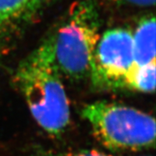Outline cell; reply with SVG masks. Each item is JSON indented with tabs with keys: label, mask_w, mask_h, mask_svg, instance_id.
I'll return each instance as SVG.
<instances>
[{
	"label": "cell",
	"mask_w": 156,
	"mask_h": 156,
	"mask_svg": "<svg viewBox=\"0 0 156 156\" xmlns=\"http://www.w3.org/2000/svg\"><path fill=\"white\" fill-rule=\"evenodd\" d=\"M48 0H0V31L31 15Z\"/></svg>",
	"instance_id": "8992f818"
},
{
	"label": "cell",
	"mask_w": 156,
	"mask_h": 156,
	"mask_svg": "<svg viewBox=\"0 0 156 156\" xmlns=\"http://www.w3.org/2000/svg\"><path fill=\"white\" fill-rule=\"evenodd\" d=\"M49 41L58 71L74 80L89 75L98 34L93 13L88 7L81 5L74 11Z\"/></svg>",
	"instance_id": "3957f363"
},
{
	"label": "cell",
	"mask_w": 156,
	"mask_h": 156,
	"mask_svg": "<svg viewBox=\"0 0 156 156\" xmlns=\"http://www.w3.org/2000/svg\"><path fill=\"white\" fill-rule=\"evenodd\" d=\"M82 115L96 139L115 151H138L154 147L155 121L145 112L104 101L85 105Z\"/></svg>",
	"instance_id": "7a4b0ae2"
},
{
	"label": "cell",
	"mask_w": 156,
	"mask_h": 156,
	"mask_svg": "<svg viewBox=\"0 0 156 156\" xmlns=\"http://www.w3.org/2000/svg\"><path fill=\"white\" fill-rule=\"evenodd\" d=\"M155 62L134 66L128 73L125 87L142 93H153L155 89Z\"/></svg>",
	"instance_id": "52a82bcc"
},
{
	"label": "cell",
	"mask_w": 156,
	"mask_h": 156,
	"mask_svg": "<svg viewBox=\"0 0 156 156\" xmlns=\"http://www.w3.org/2000/svg\"><path fill=\"white\" fill-rule=\"evenodd\" d=\"M50 41L23 62L16 82L32 116L50 135L59 136L69 123V105Z\"/></svg>",
	"instance_id": "6da1fadb"
},
{
	"label": "cell",
	"mask_w": 156,
	"mask_h": 156,
	"mask_svg": "<svg viewBox=\"0 0 156 156\" xmlns=\"http://www.w3.org/2000/svg\"><path fill=\"white\" fill-rule=\"evenodd\" d=\"M134 66L133 34L126 29H113L97 42L89 75L98 89L123 88Z\"/></svg>",
	"instance_id": "277c9868"
},
{
	"label": "cell",
	"mask_w": 156,
	"mask_h": 156,
	"mask_svg": "<svg viewBox=\"0 0 156 156\" xmlns=\"http://www.w3.org/2000/svg\"><path fill=\"white\" fill-rule=\"evenodd\" d=\"M146 156H149V155H146Z\"/></svg>",
	"instance_id": "30bf717a"
},
{
	"label": "cell",
	"mask_w": 156,
	"mask_h": 156,
	"mask_svg": "<svg viewBox=\"0 0 156 156\" xmlns=\"http://www.w3.org/2000/svg\"><path fill=\"white\" fill-rule=\"evenodd\" d=\"M69 156H112L104 152L95 150V149H85L73 153Z\"/></svg>",
	"instance_id": "ba28073f"
},
{
	"label": "cell",
	"mask_w": 156,
	"mask_h": 156,
	"mask_svg": "<svg viewBox=\"0 0 156 156\" xmlns=\"http://www.w3.org/2000/svg\"><path fill=\"white\" fill-rule=\"evenodd\" d=\"M134 66L155 62V19H143L133 35Z\"/></svg>",
	"instance_id": "5b68a950"
},
{
	"label": "cell",
	"mask_w": 156,
	"mask_h": 156,
	"mask_svg": "<svg viewBox=\"0 0 156 156\" xmlns=\"http://www.w3.org/2000/svg\"><path fill=\"white\" fill-rule=\"evenodd\" d=\"M117 1L138 6H151L154 5L155 3V0H117Z\"/></svg>",
	"instance_id": "9c48e42d"
}]
</instances>
